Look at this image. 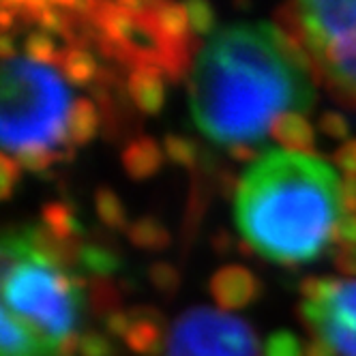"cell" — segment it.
Here are the masks:
<instances>
[{
	"mask_svg": "<svg viewBox=\"0 0 356 356\" xmlns=\"http://www.w3.org/2000/svg\"><path fill=\"white\" fill-rule=\"evenodd\" d=\"M314 84L282 52L273 24L217 29L195 56L189 104L197 129L217 144L256 146L275 120L314 106Z\"/></svg>",
	"mask_w": 356,
	"mask_h": 356,
	"instance_id": "6da1fadb",
	"label": "cell"
},
{
	"mask_svg": "<svg viewBox=\"0 0 356 356\" xmlns=\"http://www.w3.org/2000/svg\"><path fill=\"white\" fill-rule=\"evenodd\" d=\"M337 172L316 155L264 150L236 189L234 219L245 241L277 264L316 260L341 219Z\"/></svg>",
	"mask_w": 356,
	"mask_h": 356,
	"instance_id": "7a4b0ae2",
	"label": "cell"
},
{
	"mask_svg": "<svg viewBox=\"0 0 356 356\" xmlns=\"http://www.w3.org/2000/svg\"><path fill=\"white\" fill-rule=\"evenodd\" d=\"M0 97V140L5 155L29 172H45L67 159L71 92L58 67L24 54L5 56Z\"/></svg>",
	"mask_w": 356,
	"mask_h": 356,
	"instance_id": "3957f363",
	"label": "cell"
},
{
	"mask_svg": "<svg viewBox=\"0 0 356 356\" xmlns=\"http://www.w3.org/2000/svg\"><path fill=\"white\" fill-rule=\"evenodd\" d=\"M3 298L9 312L22 318L56 348L58 356L78 354V320L82 282L69 266L37 247L31 225L7 232L0 247Z\"/></svg>",
	"mask_w": 356,
	"mask_h": 356,
	"instance_id": "277c9868",
	"label": "cell"
},
{
	"mask_svg": "<svg viewBox=\"0 0 356 356\" xmlns=\"http://www.w3.org/2000/svg\"><path fill=\"white\" fill-rule=\"evenodd\" d=\"M165 356H260V348L245 320L211 307H193L170 326Z\"/></svg>",
	"mask_w": 356,
	"mask_h": 356,
	"instance_id": "5b68a950",
	"label": "cell"
},
{
	"mask_svg": "<svg viewBox=\"0 0 356 356\" xmlns=\"http://www.w3.org/2000/svg\"><path fill=\"white\" fill-rule=\"evenodd\" d=\"M298 316L339 356H356V279L307 277Z\"/></svg>",
	"mask_w": 356,
	"mask_h": 356,
	"instance_id": "8992f818",
	"label": "cell"
},
{
	"mask_svg": "<svg viewBox=\"0 0 356 356\" xmlns=\"http://www.w3.org/2000/svg\"><path fill=\"white\" fill-rule=\"evenodd\" d=\"M211 296L223 312L245 309L260 294V282L247 266L225 264L215 270L209 282Z\"/></svg>",
	"mask_w": 356,
	"mask_h": 356,
	"instance_id": "52a82bcc",
	"label": "cell"
},
{
	"mask_svg": "<svg viewBox=\"0 0 356 356\" xmlns=\"http://www.w3.org/2000/svg\"><path fill=\"white\" fill-rule=\"evenodd\" d=\"M316 75L326 80L341 97L356 101V37L314 54Z\"/></svg>",
	"mask_w": 356,
	"mask_h": 356,
	"instance_id": "ba28073f",
	"label": "cell"
},
{
	"mask_svg": "<svg viewBox=\"0 0 356 356\" xmlns=\"http://www.w3.org/2000/svg\"><path fill=\"white\" fill-rule=\"evenodd\" d=\"M0 356H58L49 343L33 326H29L13 312L3 307L0 312Z\"/></svg>",
	"mask_w": 356,
	"mask_h": 356,
	"instance_id": "9c48e42d",
	"label": "cell"
},
{
	"mask_svg": "<svg viewBox=\"0 0 356 356\" xmlns=\"http://www.w3.org/2000/svg\"><path fill=\"white\" fill-rule=\"evenodd\" d=\"M127 95L144 114H159L165 104L163 71L152 65H140L127 75Z\"/></svg>",
	"mask_w": 356,
	"mask_h": 356,
	"instance_id": "30bf717a",
	"label": "cell"
},
{
	"mask_svg": "<svg viewBox=\"0 0 356 356\" xmlns=\"http://www.w3.org/2000/svg\"><path fill=\"white\" fill-rule=\"evenodd\" d=\"M131 314L129 333L124 335V341L134 352L142 356H155L161 352L163 346V318L150 307H136Z\"/></svg>",
	"mask_w": 356,
	"mask_h": 356,
	"instance_id": "8fae6325",
	"label": "cell"
},
{
	"mask_svg": "<svg viewBox=\"0 0 356 356\" xmlns=\"http://www.w3.org/2000/svg\"><path fill=\"white\" fill-rule=\"evenodd\" d=\"M122 168L136 181H144L152 174H157L163 165L165 152L152 138H136L122 150Z\"/></svg>",
	"mask_w": 356,
	"mask_h": 356,
	"instance_id": "7c38bea8",
	"label": "cell"
},
{
	"mask_svg": "<svg viewBox=\"0 0 356 356\" xmlns=\"http://www.w3.org/2000/svg\"><path fill=\"white\" fill-rule=\"evenodd\" d=\"M270 134L279 144H282L284 150L305 152V155H309V150L316 148L314 124L302 114H296V112H288V114L279 116L275 120V124L270 127Z\"/></svg>",
	"mask_w": 356,
	"mask_h": 356,
	"instance_id": "4fadbf2b",
	"label": "cell"
},
{
	"mask_svg": "<svg viewBox=\"0 0 356 356\" xmlns=\"http://www.w3.org/2000/svg\"><path fill=\"white\" fill-rule=\"evenodd\" d=\"M56 67L73 86H88L99 78L97 58L86 45H65Z\"/></svg>",
	"mask_w": 356,
	"mask_h": 356,
	"instance_id": "5bb4252c",
	"label": "cell"
},
{
	"mask_svg": "<svg viewBox=\"0 0 356 356\" xmlns=\"http://www.w3.org/2000/svg\"><path fill=\"white\" fill-rule=\"evenodd\" d=\"M101 124V114L90 99H78L71 108L69 122H67V140L71 146L88 144Z\"/></svg>",
	"mask_w": 356,
	"mask_h": 356,
	"instance_id": "9a60e30c",
	"label": "cell"
},
{
	"mask_svg": "<svg viewBox=\"0 0 356 356\" xmlns=\"http://www.w3.org/2000/svg\"><path fill=\"white\" fill-rule=\"evenodd\" d=\"M41 221H43V227L45 232H49L54 238L58 241H65V243H78V232H80V225L75 221L73 213L69 207L65 204H47L41 213Z\"/></svg>",
	"mask_w": 356,
	"mask_h": 356,
	"instance_id": "2e32d148",
	"label": "cell"
},
{
	"mask_svg": "<svg viewBox=\"0 0 356 356\" xmlns=\"http://www.w3.org/2000/svg\"><path fill=\"white\" fill-rule=\"evenodd\" d=\"M129 241L146 251H161L170 245V234L155 217H142L127 227Z\"/></svg>",
	"mask_w": 356,
	"mask_h": 356,
	"instance_id": "e0dca14e",
	"label": "cell"
},
{
	"mask_svg": "<svg viewBox=\"0 0 356 356\" xmlns=\"http://www.w3.org/2000/svg\"><path fill=\"white\" fill-rule=\"evenodd\" d=\"M63 49L65 47L58 45L54 35H49V33H45L41 29L29 31L26 37H24V41H22L24 56L39 60V63H47V65H58Z\"/></svg>",
	"mask_w": 356,
	"mask_h": 356,
	"instance_id": "ac0fdd59",
	"label": "cell"
},
{
	"mask_svg": "<svg viewBox=\"0 0 356 356\" xmlns=\"http://www.w3.org/2000/svg\"><path fill=\"white\" fill-rule=\"evenodd\" d=\"M78 262L88 273H92L97 277H108L120 268V260L114 251H110L108 247H101V245H92V243L80 245Z\"/></svg>",
	"mask_w": 356,
	"mask_h": 356,
	"instance_id": "d6986e66",
	"label": "cell"
},
{
	"mask_svg": "<svg viewBox=\"0 0 356 356\" xmlns=\"http://www.w3.org/2000/svg\"><path fill=\"white\" fill-rule=\"evenodd\" d=\"M95 211H97V217L108 227H114V230L129 227L127 225V211L122 207L120 197L108 187H101L95 193Z\"/></svg>",
	"mask_w": 356,
	"mask_h": 356,
	"instance_id": "ffe728a7",
	"label": "cell"
},
{
	"mask_svg": "<svg viewBox=\"0 0 356 356\" xmlns=\"http://www.w3.org/2000/svg\"><path fill=\"white\" fill-rule=\"evenodd\" d=\"M163 152L170 161L183 168H193L200 159V148L193 140L183 136H165L163 140Z\"/></svg>",
	"mask_w": 356,
	"mask_h": 356,
	"instance_id": "44dd1931",
	"label": "cell"
},
{
	"mask_svg": "<svg viewBox=\"0 0 356 356\" xmlns=\"http://www.w3.org/2000/svg\"><path fill=\"white\" fill-rule=\"evenodd\" d=\"M187 17H189V26L193 37H213L215 35V9L209 3H200V0H191L185 5Z\"/></svg>",
	"mask_w": 356,
	"mask_h": 356,
	"instance_id": "7402d4cb",
	"label": "cell"
},
{
	"mask_svg": "<svg viewBox=\"0 0 356 356\" xmlns=\"http://www.w3.org/2000/svg\"><path fill=\"white\" fill-rule=\"evenodd\" d=\"M262 356H305V348L290 330H277L264 341Z\"/></svg>",
	"mask_w": 356,
	"mask_h": 356,
	"instance_id": "603a6c76",
	"label": "cell"
},
{
	"mask_svg": "<svg viewBox=\"0 0 356 356\" xmlns=\"http://www.w3.org/2000/svg\"><path fill=\"white\" fill-rule=\"evenodd\" d=\"M148 277H150V284L161 294H174L178 286H181V275H178V270L168 262H155L148 268Z\"/></svg>",
	"mask_w": 356,
	"mask_h": 356,
	"instance_id": "cb8c5ba5",
	"label": "cell"
},
{
	"mask_svg": "<svg viewBox=\"0 0 356 356\" xmlns=\"http://www.w3.org/2000/svg\"><path fill=\"white\" fill-rule=\"evenodd\" d=\"M116 350H114V343L101 333H90L86 335H80L78 339V356H114Z\"/></svg>",
	"mask_w": 356,
	"mask_h": 356,
	"instance_id": "d4e9b609",
	"label": "cell"
},
{
	"mask_svg": "<svg viewBox=\"0 0 356 356\" xmlns=\"http://www.w3.org/2000/svg\"><path fill=\"white\" fill-rule=\"evenodd\" d=\"M333 165L343 174V178L356 181V138L341 142L333 150Z\"/></svg>",
	"mask_w": 356,
	"mask_h": 356,
	"instance_id": "484cf974",
	"label": "cell"
},
{
	"mask_svg": "<svg viewBox=\"0 0 356 356\" xmlns=\"http://www.w3.org/2000/svg\"><path fill=\"white\" fill-rule=\"evenodd\" d=\"M330 247H356V215H341L330 234Z\"/></svg>",
	"mask_w": 356,
	"mask_h": 356,
	"instance_id": "4316f807",
	"label": "cell"
},
{
	"mask_svg": "<svg viewBox=\"0 0 356 356\" xmlns=\"http://www.w3.org/2000/svg\"><path fill=\"white\" fill-rule=\"evenodd\" d=\"M318 127L322 134H326L333 140H339V142L350 140V124L339 112H324L318 120Z\"/></svg>",
	"mask_w": 356,
	"mask_h": 356,
	"instance_id": "83f0119b",
	"label": "cell"
},
{
	"mask_svg": "<svg viewBox=\"0 0 356 356\" xmlns=\"http://www.w3.org/2000/svg\"><path fill=\"white\" fill-rule=\"evenodd\" d=\"M17 178H19V163L3 152V157H0V195H3V200L11 197V191L17 185Z\"/></svg>",
	"mask_w": 356,
	"mask_h": 356,
	"instance_id": "f1b7e54d",
	"label": "cell"
},
{
	"mask_svg": "<svg viewBox=\"0 0 356 356\" xmlns=\"http://www.w3.org/2000/svg\"><path fill=\"white\" fill-rule=\"evenodd\" d=\"M333 264L343 277H356V247L333 249Z\"/></svg>",
	"mask_w": 356,
	"mask_h": 356,
	"instance_id": "f546056e",
	"label": "cell"
},
{
	"mask_svg": "<svg viewBox=\"0 0 356 356\" xmlns=\"http://www.w3.org/2000/svg\"><path fill=\"white\" fill-rule=\"evenodd\" d=\"M129 326H131V314L129 312H120L114 309L106 316V328L108 333L116 335V337H124L129 333Z\"/></svg>",
	"mask_w": 356,
	"mask_h": 356,
	"instance_id": "4dcf8cb0",
	"label": "cell"
},
{
	"mask_svg": "<svg viewBox=\"0 0 356 356\" xmlns=\"http://www.w3.org/2000/svg\"><path fill=\"white\" fill-rule=\"evenodd\" d=\"M341 209L343 215H356V181L343 178L341 183Z\"/></svg>",
	"mask_w": 356,
	"mask_h": 356,
	"instance_id": "1f68e13d",
	"label": "cell"
},
{
	"mask_svg": "<svg viewBox=\"0 0 356 356\" xmlns=\"http://www.w3.org/2000/svg\"><path fill=\"white\" fill-rule=\"evenodd\" d=\"M305 356H337L335 350L330 348L326 341H322L320 337H312V341L305 346Z\"/></svg>",
	"mask_w": 356,
	"mask_h": 356,
	"instance_id": "d6a6232c",
	"label": "cell"
}]
</instances>
